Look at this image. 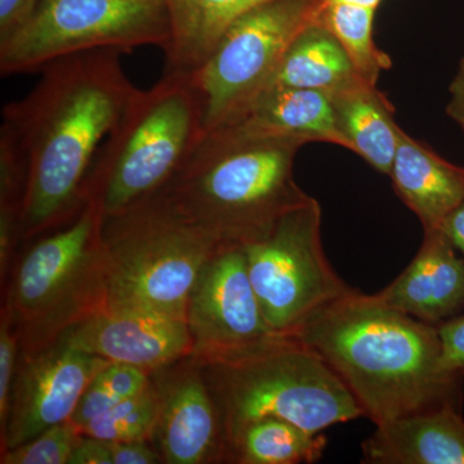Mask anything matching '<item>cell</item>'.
Here are the masks:
<instances>
[{"mask_svg":"<svg viewBox=\"0 0 464 464\" xmlns=\"http://www.w3.org/2000/svg\"><path fill=\"white\" fill-rule=\"evenodd\" d=\"M41 74L25 97L3 108L0 128L25 169L23 241L81 213L101 146L140 92L116 51L63 57Z\"/></svg>","mask_w":464,"mask_h":464,"instance_id":"6da1fadb","label":"cell"},{"mask_svg":"<svg viewBox=\"0 0 464 464\" xmlns=\"http://www.w3.org/2000/svg\"><path fill=\"white\" fill-rule=\"evenodd\" d=\"M295 337L322 357L375 426L440 406L462 408L463 380L442 369L438 325L359 289L323 308Z\"/></svg>","mask_w":464,"mask_h":464,"instance_id":"7a4b0ae2","label":"cell"},{"mask_svg":"<svg viewBox=\"0 0 464 464\" xmlns=\"http://www.w3.org/2000/svg\"><path fill=\"white\" fill-rule=\"evenodd\" d=\"M304 145L228 130L204 134L163 194L219 246H249L310 199L295 179Z\"/></svg>","mask_w":464,"mask_h":464,"instance_id":"3957f363","label":"cell"},{"mask_svg":"<svg viewBox=\"0 0 464 464\" xmlns=\"http://www.w3.org/2000/svg\"><path fill=\"white\" fill-rule=\"evenodd\" d=\"M195 359L218 409L226 447L262 418L322 433L364 417L343 382L298 338L277 335L235 355Z\"/></svg>","mask_w":464,"mask_h":464,"instance_id":"277c9868","label":"cell"},{"mask_svg":"<svg viewBox=\"0 0 464 464\" xmlns=\"http://www.w3.org/2000/svg\"><path fill=\"white\" fill-rule=\"evenodd\" d=\"M204 134V102L190 76L163 74L154 87L140 90L101 146L85 201L106 219L159 197Z\"/></svg>","mask_w":464,"mask_h":464,"instance_id":"5b68a950","label":"cell"},{"mask_svg":"<svg viewBox=\"0 0 464 464\" xmlns=\"http://www.w3.org/2000/svg\"><path fill=\"white\" fill-rule=\"evenodd\" d=\"M103 217L87 201L75 218L35 237L12 266L2 313L20 338V355L56 343L108 306Z\"/></svg>","mask_w":464,"mask_h":464,"instance_id":"8992f818","label":"cell"},{"mask_svg":"<svg viewBox=\"0 0 464 464\" xmlns=\"http://www.w3.org/2000/svg\"><path fill=\"white\" fill-rule=\"evenodd\" d=\"M218 246L164 194L103 219L108 306L143 308L186 322L195 280Z\"/></svg>","mask_w":464,"mask_h":464,"instance_id":"52a82bcc","label":"cell"},{"mask_svg":"<svg viewBox=\"0 0 464 464\" xmlns=\"http://www.w3.org/2000/svg\"><path fill=\"white\" fill-rule=\"evenodd\" d=\"M169 35L164 0H41L23 25L0 39V74L41 72L83 52L164 50Z\"/></svg>","mask_w":464,"mask_h":464,"instance_id":"ba28073f","label":"cell"},{"mask_svg":"<svg viewBox=\"0 0 464 464\" xmlns=\"http://www.w3.org/2000/svg\"><path fill=\"white\" fill-rule=\"evenodd\" d=\"M244 250L262 314L276 334L295 337L323 308L357 290L326 258L322 207L315 198L284 215Z\"/></svg>","mask_w":464,"mask_h":464,"instance_id":"9c48e42d","label":"cell"},{"mask_svg":"<svg viewBox=\"0 0 464 464\" xmlns=\"http://www.w3.org/2000/svg\"><path fill=\"white\" fill-rule=\"evenodd\" d=\"M324 0H270L237 18L190 76L204 102V130H218L264 90L290 43Z\"/></svg>","mask_w":464,"mask_h":464,"instance_id":"30bf717a","label":"cell"},{"mask_svg":"<svg viewBox=\"0 0 464 464\" xmlns=\"http://www.w3.org/2000/svg\"><path fill=\"white\" fill-rule=\"evenodd\" d=\"M192 355L215 359L277 337L266 323L244 246H219L201 267L186 307Z\"/></svg>","mask_w":464,"mask_h":464,"instance_id":"8fae6325","label":"cell"},{"mask_svg":"<svg viewBox=\"0 0 464 464\" xmlns=\"http://www.w3.org/2000/svg\"><path fill=\"white\" fill-rule=\"evenodd\" d=\"M109 362L63 338L38 353L20 355L7 422L0 430L2 453L72 420L88 384Z\"/></svg>","mask_w":464,"mask_h":464,"instance_id":"7c38bea8","label":"cell"},{"mask_svg":"<svg viewBox=\"0 0 464 464\" xmlns=\"http://www.w3.org/2000/svg\"><path fill=\"white\" fill-rule=\"evenodd\" d=\"M151 378L160 395L152 441L163 463L227 462L218 409L192 353L154 372Z\"/></svg>","mask_w":464,"mask_h":464,"instance_id":"4fadbf2b","label":"cell"},{"mask_svg":"<svg viewBox=\"0 0 464 464\" xmlns=\"http://www.w3.org/2000/svg\"><path fill=\"white\" fill-rule=\"evenodd\" d=\"M61 338L91 355L149 373L192 353L185 320L137 307L106 306Z\"/></svg>","mask_w":464,"mask_h":464,"instance_id":"5bb4252c","label":"cell"},{"mask_svg":"<svg viewBox=\"0 0 464 464\" xmlns=\"http://www.w3.org/2000/svg\"><path fill=\"white\" fill-rule=\"evenodd\" d=\"M372 295L384 306L439 326L464 308V258L440 228L424 231L411 264Z\"/></svg>","mask_w":464,"mask_h":464,"instance_id":"9a60e30c","label":"cell"},{"mask_svg":"<svg viewBox=\"0 0 464 464\" xmlns=\"http://www.w3.org/2000/svg\"><path fill=\"white\" fill-rule=\"evenodd\" d=\"M460 409L444 405L378 424L362 444V463L464 464Z\"/></svg>","mask_w":464,"mask_h":464,"instance_id":"2e32d148","label":"cell"},{"mask_svg":"<svg viewBox=\"0 0 464 464\" xmlns=\"http://www.w3.org/2000/svg\"><path fill=\"white\" fill-rule=\"evenodd\" d=\"M218 130L332 143L348 150L331 93L322 91L268 88Z\"/></svg>","mask_w":464,"mask_h":464,"instance_id":"e0dca14e","label":"cell"},{"mask_svg":"<svg viewBox=\"0 0 464 464\" xmlns=\"http://www.w3.org/2000/svg\"><path fill=\"white\" fill-rule=\"evenodd\" d=\"M389 176L396 195L417 216L423 231L440 228L464 199V168L401 127Z\"/></svg>","mask_w":464,"mask_h":464,"instance_id":"ac0fdd59","label":"cell"},{"mask_svg":"<svg viewBox=\"0 0 464 464\" xmlns=\"http://www.w3.org/2000/svg\"><path fill=\"white\" fill-rule=\"evenodd\" d=\"M170 35L163 74L190 75L244 14L270 0H164Z\"/></svg>","mask_w":464,"mask_h":464,"instance_id":"d6986e66","label":"cell"},{"mask_svg":"<svg viewBox=\"0 0 464 464\" xmlns=\"http://www.w3.org/2000/svg\"><path fill=\"white\" fill-rule=\"evenodd\" d=\"M338 128L348 151L389 176L398 149L400 125L395 109L378 85L357 81L331 94Z\"/></svg>","mask_w":464,"mask_h":464,"instance_id":"ffe728a7","label":"cell"},{"mask_svg":"<svg viewBox=\"0 0 464 464\" xmlns=\"http://www.w3.org/2000/svg\"><path fill=\"white\" fill-rule=\"evenodd\" d=\"M357 81L362 79L357 75L346 52L316 18L293 39L262 91L299 88L332 94Z\"/></svg>","mask_w":464,"mask_h":464,"instance_id":"44dd1931","label":"cell"},{"mask_svg":"<svg viewBox=\"0 0 464 464\" xmlns=\"http://www.w3.org/2000/svg\"><path fill=\"white\" fill-rule=\"evenodd\" d=\"M328 440L280 418H262L246 424L227 447V463H315L323 457Z\"/></svg>","mask_w":464,"mask_h":464,"instance_id":"7402d4cb","label":"cell"},{"mask_svg":"<svg viewBox=\"0 0 464 464\" xmlns=\"http://www.w3.org/2000/svg\"><path fill=\"white\" fill-rule=\"evenodd\" d=\"M375 14L377 9L364 5L324 0L317 20L340 43L357 75L366 83L378 85L382 72L392 67V61L375 44Z\"/></svg>","mask_w":464,"mask_h":464,"instance_id":"603a6c76","label":"cell"},{"mask_svg":"<svg viewBox=\"0 0 464 464\" xmlns=\"http://www.w3.org/2000/svg\"><path fill=\"white\" fill-rule=\"evenodd\" d=\"M160 413V395L155 382L132 398L84 424L79 431L106 441H151Z\"/></svg>","mask_w":464,"mask_h":464,"instance_id":"cb8c5ba5","label":"cell"},{"mask_svg":"<svg viewBox=\"0 0 464 464\" xmlns=\"http://www.w3.org/2000/svg\"><path fill=\"white\" fill-rule=\"evenodd\" d=\"M151 373L136 366L109 362L94 375L79 400L72 422L78 429L145 389Z\"/></svg>","mask_w":464,"mask_h":464,"instance_id":"d4e9b609","label":"cell"},{"mask_svg":"<svg viewBox=\"0 0 464 464\" xmlns=\"http://www.w3.org/2000/svg\"><path fill=\"white\" fill-rule=\"evenodd\" d=\"M83 433L72 420L45 430L35 438L3 451L2 464H69L70 457Z\"/></svg>","mask_w":464,"mask_h":464,"instance_id":"484cf974","label":"cell"},{"mask_svg":"<svg viewBox=\"0 0 464 464\" xmlns=\"http://www.w3.org/2000/svg\"><path fill=\"white\" fill-rule=\"evenodd\" d=\"M20 338L9 317L0 320V430L7 422L12 392L20 364Z\"/></svg>","mask_w":464,"mask_h":464,"instance_id":"4316f807","label":"cell"},{"mask_svg":"<svg viewBox=\"0 0 464 464\" xmlns=\"http://www.w3.org/2000/svg\"><path fill=\"white\" fill-rule=\"evenodd\" d=\"M441 366L450 377L464 380V315L440 324Z\"/></svg>","mask_w":464,"mask_h":464,"instance_id":"83f0119b","label":"cell"},{"mask_svg":"<svg viewBox=\"0 0 464 464\" xmlns=\"http://www.w3.org/2000/svg\"><path fill=\"white\" fill-rule=\"evenodd\" d=\"M114 464H157L163 463L157 448L150 441H111Z\"/></svg>","mask_w":464,"mask_h":464,"instance_id":"f1b7e54d","label":"cell"},{"mask_svg":"<svg viewBox=\"0 0 464 464\" xmlns=\"http://www.w3.org/2000/svg\"><path fill=\"white\" fill-rule=\"evenodd\" d=\"M69 464H114L111 441L82 436L81 441L70 457Z\"/></svg>","mask_w":464,"mask_h":464,"instance_id":"f546056e","label":"cell"},{"mask_svg":"<svg viewBox=\"0 0 464 464\" xmlns=\"http://www.w3.org/2000/svg\"><path fill=\"white\" fill-rule=\"evenodd\" d=\"M39 2L41 0H0V39L23 25Z\"/></svg>","mask_w":464,"mask_h":464,"instance_id":"4dcf8cb0","label":"cell"},{"mask_svg":"<svg viewBox=\"0 0 464 464\" xmlns=\"http://www.w3.org/2000/svg\"><path fill=\"white\" fill-rule=\"evenodd\" d=\"M447 114L459 128L464 139V56L460 58L456 74L449 84Z\"/></svg>","mask_w":464,"mask_h":464,"instance_id":"1f68e13d","label":"cell"},{"mask_svg":"<svg viewBox=\"0 0 464 464\" xmlns=\"http://www.w3.org/2000/svg\"><path fill=\"white\" fill-rule=\"evenodd\" d=\"M440 230L447 235L448 239L451 241L454 248H456L458 253H460L464 258V199L460 201L459 206L444 219V222L440 226Z\"/></svg>","mask_w":464,"mask_h":464,"instance_id":"d6a6232c","label":"cell"},{"mask_svg":"<svg viewBox=\"0 0 464 464\" xmlns=\"http://www.w3.org/2000/svg\"><path fill=\"white\" fill-rule=\"evenodd\" d=\"M328 3L342 2L353 3V5H364V7L378 9L383 0H325Z\"/></svg>","mask_w":464,"mask_h":464,"instance_id":"836d02e7","label":"cell"}]
</instances>
